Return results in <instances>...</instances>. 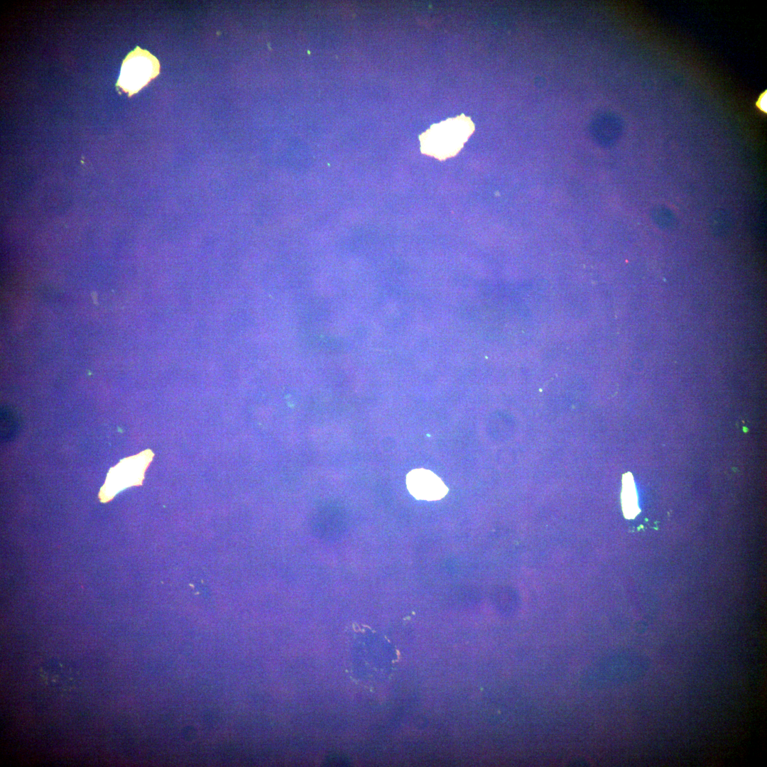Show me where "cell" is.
<instances>
[{"instance_id":"3957f363","label":"cell","mask_w":767,"mask_h":767,"mask_svg":"<svg viewBox=\"0 0 767 767\" xmlns=\"http://www.w3.org/2000/svg\"><path fill=\"white\" fill-rule=\"evenodd\" d=\"M151 457L150 451H144L111 467L99 494L101 501L107 502L124 488L140 484Z\"/></svg>"},{"instance_id":"7a4b0ae2","label":"cell","mask_w":767,"mask_h":767,"mask_svg":"<svg viewBox=\"0 0 767 767\" xmlns=\"http://www.w3.org/2000/svg\"><path fill=\"white\" fill-rule=\"evenodd\" d=\"M159 72L158 59L148 50L137 46L123 60L116 87L131 97L155 78Z\"/></svg>"},{"instance_id":"277c9868","label":"cell","mask_w":767,"mask_h":767,"mask_svg":"<svg viewBox=\"0 0 767 767\" xmlns=\"http://www.w3.org/2000/svg\"><path fill=\"white\" fill-rule=\"evenodd\" d=\"M406 486L410 494L418 500H440L449 491L438 476L423 468L415 469L408 473Z\"/></svg>"},{"instance_id":"5b68a950","label":"cell","mask_w":767,"mask_h":767,"mask_svg":"<svg viewBox=\"0 0 767 767\" xmlns=\"http://www.w3.org/2000/svg\"><path fill=\"white\" fill-rule=\"evenodd\" d=\"M757 105L761 110L766 111V92L760 97Z\"/></svg>"},{"instance_id":"6da1fadb","label":"cell","mask_w":767,"mask_h":767,"mask_svg":"<svg viewBox=\"0 0 767 767\" xmlns=\"http://www.w3.org/2000/svg\"><path fill=\"white\" fill-rule=\"evenodd\" d=\"M474 131L468 116L462 114L433 124L420 135L422 153L440 161L455 156Z\"/></svg>"}]
</instances>
